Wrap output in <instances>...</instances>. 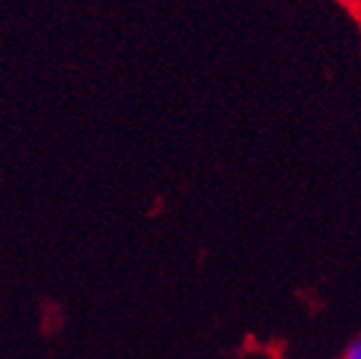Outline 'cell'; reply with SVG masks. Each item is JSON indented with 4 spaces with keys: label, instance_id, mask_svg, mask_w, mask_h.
I'll use <instances>...</instances> for the list:
<instances>
[{
    "label": "cell",
    "instance_id": "6da1fadb",
    "mask_svg": "<svg viewBox=\"0 0 361 359\" xmlns=\"http://www.w3.org/2000/svg\"><path fill=\"white\" fill-rule=\"evenodd\" d=\"M341 359H361V335L355 337L353 342L348 344V348L341 355Z\"/></svg>",
    "mask_w": 361,
    "mask_h": 359
}]
</instances>
